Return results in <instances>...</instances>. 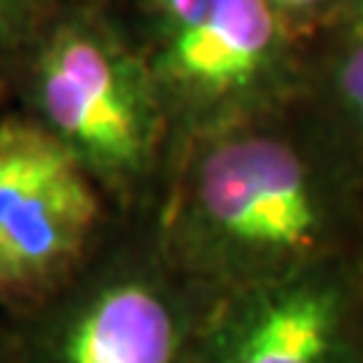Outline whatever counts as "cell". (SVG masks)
Returning <instances> with one entry per match:
<instances>
[{"instance_id":"obj_12","label":"cell","mask_w":363,"mask_h":363,"mask_svg":"<svg viewBox=\"0 0 363 363\" xmlns=\"http://www.w3.org/2000/svg\"><path fill=\"white\" fill-rule=\"evenodd\" d=\"M9 111H11V108H9V105H6V103H0V118L6 116V113H9Z\"/></svg>"},{"instance_id":"obj_1","label":"cell","mask_w":363,"mask_h":363,"mask_svg":"<svg viewBox=\"0 0 363 363\" xmlns=\"http://www.w3.org/2000/svg\"><path fill=\"white\" fill-rule=\"evenodd\" d=\"M288 105L181 143L154 208L167 256L213 296L328 261L334 172Z\"/></svg>"},{"instance_id":"obj_10","label":"cell","mask_w":363,"mask_h":363,"mask_svg":"<svg viewBox=\"0 0 363 363\" xmlns=\"http://www.w3.org/2000/svg\"><path fill=\"white\" fill-rule=\"evenodd\" d=\"M0 363H22L16 350H13L11 337H9V328L3 323V318H0Z\"/></svg>"},{"instance_id":"obj_2","label":"cell","mask_w":363,"mask_h":363,"mask_svg":"<svg viewBox=\"0 0 363 363\" xmlns=\"http://www.w3.org/2000/svg\"><path fill=\"white\" fill-rule=\"evenodd\" d=\"M9 108L76 156L118 213L156 208L175 135L151 70L103 6L65 3L13 78Z\"/></svg>"},{"instance_id":"obj_11","label":"cell","mask_w":363,"mask_h":363,"mask_svg":"<svg viewBox=\"0 0 363 363\" xmlns=\"http://www.w3.org/2000/svg\"><path fill=\"white\" fill-rule=\"evenodd\" d=\"M70 3H86V6H103V0H70Z\"/></svg>"},{"instance_id":"obj_3","label":"cell","mask_w":363,"mask_h":363,"mask_svg":"<svg viewBox=\"0 0 363 363\" xmlns=\"http://www.w3.org/2000/svg\"><path fill=\"white\" fill-rule=\"evenodd\" d=\"M213 304L145 210L121 216L62 286L0 318L22 363H191Z\"/></svg>"},{"instance_id":"obj_13","label":"cell","mask_w":363,"mask_h":363,"mask_svg":"<svg viewBox=\"0 0 363 363\" xmlns=\"http://www.w3.org/2000/svg\"><path fill=\"white\" fill-rule=\"evenodd\" d=\"M361 9H363V0H361Z\"/></svg>"},{"instance_id":"obj_4","label":"cell","mask_w":363,"mask_h":363,"mask_svg":"<svg viewBox=\"0 0 363 363\" xmlns=\"http://www.w3.org/2000/svg\"><path fill=\"white\" fill-rule=\"evenodd\" d=\"M140 52L175 135V151L294 100V30L269 0H105Z\"/></svg>"},{"instance_id":"obj_6","label":"cell","mask_w":363,"mask_h":363,"mask_svg":"<svg viewBox=\"0 0 363 363\" xmlns=\"http://www.w3.org/2000/svg\"><path fill=\"white\" fill-rule=\"evenodd\" d=\"M352 296L334 259L218 296L191 363H345Z\"/></svg>"},{"instance_id":"obj_9","label":"cell","mask_w":363,"mask_h":363,"mask_svg":"<svg viewBox=\"0 0 363 363\" xmlns=\"http://www.w3.org/2000/svg\"><path fill=\"white\" fill-rule=\"evenodd\" d=\"M269 3H272L274 11L283 16V22L294 30V25H296L298 19H304V16H310V13H318L320 9H325L331 0H269Z\"/></svg>"},{"instance_id":"obj_8","label":"cell","mask_w":363,"mask_h":363,"mask_svg":"<svg viewBox=\"0 0 363 363\" xmlns=\"http://www.w3.org/2000/svg\"><path fill=\"white\" fill-rule=\"evenodd\" d=\"M328 91L339 113L363 132V38L342 46L328 67Z\"/></svg>"},{"instance_id":"obj_7","label":"cell","mask_w":363,"mask_h":363,"mask_svg":"<svg viewBox=\"0 0 363 363\" xmlns=\"http://www.w3.org/2000/svg\"><path fill=\"white\" fill-rule=\"evenodd\" d=\"M65 3L70 0H0V103L9 105L13 78Z\"/></svg>"},{"instance_id":"obj_5","label":"cell","mask_w":363,"mask_h":363,"mask_svg":"<svg viewBox=\"0 0 363 363\" xmlns=\"http://www.w3.org/2000/svg\"><path fill=\"white\" fill-rule=\"evenodd\" d=\"M121 216L76 156L9 111L0 118V315L62 286Z\"/></svg>"}]
</instances>
